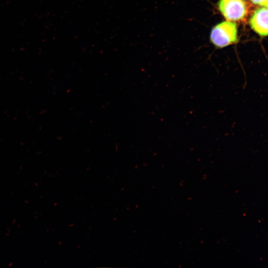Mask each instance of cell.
Listing matches in <instances>:
<instances>
[{
    "label": "cell",
    "instance_id": "6da1fadb",
    "mask_svg": "<svg viewBox=\"0 0 268 268\" xmlns=\"http://www.w3.org/2000/svg\"><path fill=\"white\" fill-rule=\"evenodd\" d=\"M210 40L214 45L219 48L236 42L237 28L236 23L227 21L216 25L212 29Z\"/></svg>",
    "mask_w": 268,
    "mask_h": 268
},
{
    "label": "cell",
    "instance_id": "7a4b0ae2",
    "mask_svg": "<svg viewBox=\"0 0 268 268\" xmlns=\"http://www.w3.org/2000/svg\"><path fill=\"white\" fill-rule=\"evenodd\" d=\"M218 7L224 17L230 21L243 19L247 12V6L244 0H220Z\"/></svg>",
    "mask_w": 268,
    "mask_h": 268
},
{
    "label": "cell",
    "instance_id": "3957f363",
    "mask_svg": "<svg viewBox=\"0 0 268 268\" xmlns=\"http://www.w3.org/2000/svg\"><path fill=\"white\" fill-rule=\"evenodd\" d=\"M250 24L252 29L259 35H268V8L257 9L252 15Z\"/></svg>",
    "mask_w": 268,
    "mask_h": 268
},
{
    "label": "cell",
    "instance_id": "277c9868",
    "mask_svg": "<svg viewBox=\"0 0 268 268\" xmlns=\"http://www.w3.org/2000/svg\"><path fill=\"white\" fill-rule=\"evenodd\" d=\"M253 3L268 8V0H250Z\"/></svg>",
    "mask_w": 268,
    "mask_h": 268
}]
</instances>
